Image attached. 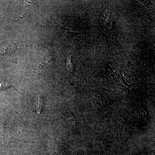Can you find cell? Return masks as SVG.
Returning <instances> with one entry per match:
<instances>
[{
	"label": "cell",
	"instance_id": "6da1fadb",
	"mask_svg": "<svg viewBox=\"0 0 155 155\" xmlns=\"http://www.w3.org/2000/svg\"><path fill=\"white\" fill-rule=\"evenodd\" d=\"M55 27L57 28L58 32L60 34L63 35L68 37V38H71L73 35H74V32H72L71 31L69 30L66 28L64 25L58 24V23L53 22Z\"/></svg>",
	"mask_w": 155,
	"mask_h": 155
},
{
	"label": "cell",
	"instance_id": "7a4b0ae2",
	"mask_svg": "<svg viewBox=\"0 0 155 155\" xmlns=\"http://www.w3.org/2000/svg\"><path fill=\"white\" fill-rule=\"evenodd\" d=\"M15 50V47L12 44L9 45L0 51V55H6L12 53Z\"/></svg>",
	"mask_w": 155,
	"mask_h": 155
},
{
	"label": "cell",
	"instance_id": "3957f363",
	"mask_svg": "<svg viewBox=\"0 0 155 155\" xmlns=\"http://www.w3.org/2000/svg\"><path fill=\"white\" fill-rule=\"evenodd\" d=\"M67 67L70 72H73L75 70V64L72 61V56L69 55L67 58Z\"/></svg>",
	"mask_w": 155,
	"mask_h": 155
},
{
	"label": "cell",
	"instance_id": "277c9868",
	"mask_svg": "<svg viewBox=\"0 0 155 155\" xmlns=\"http://www.w3.org/2000/svg\"><path fill=\"white\" fill-rule=\"evenodd\" d=\"M12 87L10 84L7 83H0V90H2L5 89L9 88V87Z\"/></svg>",
	"mask_w": 155,
	"mask_h": 155
},
{
	"label": "cell",
	"instance_id": "5b68a950",
	"mask_svg": "<svg viewBox=\"0 0 155 155\" xmlns=\"http://www.w3.org/2000/svg\"><path fill=\"white\" fill-rule=\"evenodd\" d=\"M41 104L40 101L39 97H38V101L37 102L36 104V109L39 113L40 112L41 110Z\"/></svg>",
	"mask_w": 155,
	"mask_h": 155
}]
</instances>
